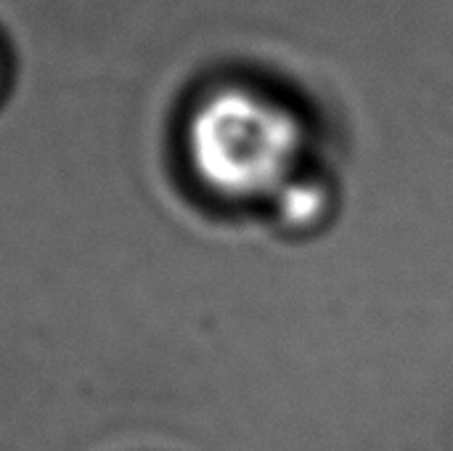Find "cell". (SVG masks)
Masks as SVG:
<instances>
[{"instance_id": "7a4b0ae2", "label": "cell", "mask_w": 453, "mask_h": 451, "mask_svg": "<svg viewBox=\"0 0 453 451\" xmlns=\"http://www.w3.org/2000/svg\"><path fill=\"white\" fill-rule=\"evenodd\" d=\"M324 207V194L316 186H287L281 191V213L289 223H311Z\"/></svg>"}, {"instance_id": "6da1fadb", "label": "cell", "mask_w": 453, "mask_h": 451, "mask_svg": "<svg viewBox=\"0 0 453 451\" xmlns=\"http://www.w3.org/2000/svg\"><path fill=\"white\" fill-rule=\"evenodd\" d=\"M297 149L295 117L247 90L215 93L188 128L196 173L228 197H255L279 186Z\"/></svg>"}]
</instances>
